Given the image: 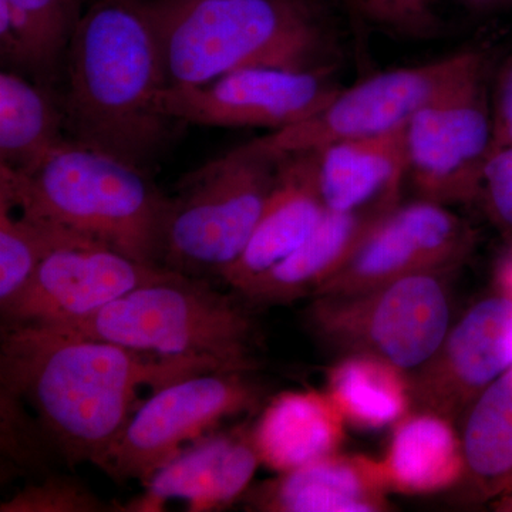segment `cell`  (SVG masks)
<instances>
[{"mask_svg": "<svg viewBox=\"0 0 512 512\" xmlns=\"http://www.w3.org/2000/svg\"><path fill=\"white\" fill-rule=\"evenodd\" d=\"M225 370L208 360L168 357L36 323L3 325L2 400L29 407L33 436L70 467L103 466L153 392L185 377Z\"/></svg>", "mask_w": 512, "mask_h": 512, "instance_id": "obj_1", "label": "cell"}, {"mask_svg": "<svg viewBox=\"0 0 512 512\" xmlns=\"http://www.w3.org/2000/svg\"><path fill=\"white\" fill-rule=\"evenodd\" d=\"M60 100L74 141L146 168L173 120L161 113L167 73L146 0H94L66 50Z\"/></svg>", "mask_w": 512, "mask_h": 512, "instance_id": "obj_2", "label": "cell"}, {"mask_svg": "<svg viewBox=\"0 0 512 512\" xmlns=\"http://www.w3.org/2000/svg\"><path fill=\"white\" fill-rule=\"evenodd\" d=\"M168 86L244 69H329L330 39L312 0H146Z\"/></svg>", "mask_w": 512, "mask_h": 512, "instance_id": "obj_3", "label": "cell"}, {"mask_svg": "<svg viewBox=\"0 0 512 512\" xmlns=\"http://www.w3.org/2000/svg\"><path fill=\"white\" fill-rule=\"evenodd\" d=\"M0 198L100 247L161 266L170 197L146 168L64 138L25 173L0 165Z\"/></svg>", "mask_w": 512, "mask_h": 512, "instance_id": "obj_4", "label": "cell"}, {"mask_svg": "<svg viewBox=\"0 0 512 512\" xmlns=\"http://www.w3.org/2000/svg\"><path fill=\"white\" fill-rule=\"evenodd\" d=\"M235 293L180 275L141 286L89 318L50 325L89 338L168 357L208 360L225 370L258 367V323Z\"/></svg>", "mask_w": 512, "mask_h": 512, "instance_id": "obj_5", "label": "cell"}, {"mask_svg": "<svg viewBox=\"0 0 512 512\" xmlns=\"http://www.w3.org/2000/svg\"><path fill=\"white\" fill-rule=\"evenodd\" d=\"M281 160L252 140L188 175L170 197L161 266L190 278H221L247 248Z\"/></svg>", "mask_w": 512, "mask_h": 512, "instance_id": "obj_6", "label": "cell"}, {"mask_svg": "<svg viewBox=\"0 0 512 512\" xmlns=\"http://www.w3.org/2000/svg\"><path fill=\"white\" fill-rule=\"evenodd\" d=\"M451 272H419L359 292L315 296L306 320L340 355L377 357L412 375L451 328Z\"/></svg>", "mask_w": 512, "mask_h": 512, "instance_id": "obj_7", "label": "cell"}, {"mask_svg": "<svg viewBox=\"0 0 512 512\" xmlns=\"http://www.w3.org/2000/svg\"><path fill=\"white\" fill-rule=\"evenodd\" d=\"M249 373L217 370L157 390L131 416L101 470L119 481L133 478L146 484L222 421L261 409L264 389Z\"/></svg>", "mask_w": 512, "mask_h": 512, "instance_id": "obj_8", "label": "cell"}, {"mask_svg": "<svg viewBox=\"0 0 512 512\" xmlns=\"http://www.w3.org/2000/svg\"><path fill=\"white\" fill-rule=\"evenodd\" d=\"M484 64L480 53L463 52L376 74L340 90L311 119L271 131L254 141L266 153L282 157L318 151L339 141L389 133L407 126L417 111Z\"/></svg>", "mask_w": 512, "mask_h": 512, "instance_id": "obj_9", "label": "cell"}, {"mask_svg": "<svg viewBox=\"0 0 512 512\" xmlns=\"http://www.w3.org/2000/svg\"><path fill=\"white\" fill-rule=\"evenodd\" d=\"M493 140L484 64L407 123V178L423 200L476 201Z\"/></svg>", "mask_w": 512, "mask_h": 512, "instance_id": "obj_10", "label": "cell"}, {"mask_svg": "<svg viewBox=\"0 0 512 512\" xmlns=\"http://www.w3.org/2000/svg\"><path fill=\"white\" fill-rule=\"evenodd\" d=\"M340 90L329 69H244L197 86H167L158 106L173 121L278 131L311 119Z\"/></svg>", "mask_w": 512, "mask_h": 512, "instance_id": "obj_11", "label": "cell"}, {"mask_svg": "<svg viewBox=\"0 0 512 512\" xmlns=\"http://www.w3.org/2000/svg\"><path fill=\"white\" fill-rule=\"evenodd\" d=\"M474 242L473 229L447 205L423 198L399 204L315 296L359 292L419 272L454 271Z\"/></svg>", "mask_w": 512, "mask_h": 512, "instance_id": "obj_12", "label": "cell"}, {"mask_svg": "<svg viewBox=\"0 0 512 512\" xmlns=\"http://www.w3.org/2000/svg\"><path fill=\"white\" fill-rule=\"evenodd\" d=\"M180 275L99 245L57 249L37 266L15 299L0 309L3 325H64L89 318L134 289Z\"/></svg>", "mask_w": 512, "mask_h": 512, "instance_id": "obj_13", "label": "cell"}, {"mask_svg": "<svg viewBox=\"0 0 512 512\" xmlns=\"http://www.w3.org/2000/svg\"><path fill=\"white\" fill-rule=\"evenodd\" d=\"M512 366V298L487 293L470 306L433 357L409 375L413 404L454 423Z\"/></svg>", "mask_w": 512, "mask_h": 512, "instance_id": "obj_14", "label": "cell"}, {"mask_svg": "<svg viewBox=\"0 0 512 512\" xmlns=\"http://www.w3.org/2000/svg\"><path fill=\"white\" fill-rule=\"evenodd\" d=\"M259 464L254 426L214 431L161 467L121 511H163L174 500L185 501L190 511L222 510L244 498Z\"/></svg>", "mask_w": 512, "mask_h": 512, "instance_id": "obj_15", "label": "cell"}, {"mask_svg": "<svg viewBox=\"0 0 512 512\" xmlns=\"http://www.w3.org/2000/svg\"><path fill=\"white\" fill-rule=\"evenodd\" d=\"M392 494L382 460L330 454L249 488L248 510L265 512H382Z\"/></svg>", "mask_w": 512, "mask_h": 512, "instance_id": "obj_16", "label": "cell"}, {"mask_svg": "<svg viewBox=\"0 0 512 512\" xmlns=\"http://www.w3.org/2000/svg\"><path fill=\"white\" fill-rule=\"evenodd\" d=\"M326 211L316 151L282 156L274 190L254 234L238 261L222 274V281L238 291L298 248L318 227Z\"/></svg>", "mask_w": 512, "mask_h": 512, "instance_id": "obj_17", "label": "cell"}, {"mask_svg": "<svg viewBox=\"0 0 512 512\" xmlns=\"http://www.w3.org/2000/svg\"><path fill=\"white\" fill-rule=\"evenodd\" d=\"M320 191L336 212L390 211L407 178L406 126L316 151Z\"/></svg>", "mask_w": 512, "mask_h": 512, "instance_id": "obj_18", "label": "cell"}, {"mask_svg": "<svg viewBox=\"0 0 512 512\" xmlns=\"http://www.w3.org/2000/svg\"><path fill=\"white\" fill-rule=\"evenodd\" d=\"M390 211H326L298 248L234 292L251 308L313 298Z\"/></svg>", "mask_w": 512, "mask_h": 512, "instance_id": "obj_19", "label": "cell"}, {"mask_svg": "<svg viewBox=\"0 0 512 512\" xmlns=\"http://www.w3.org/2000/svg\"><path fill=\"white\" fill-rule=\"evenodd\" d=\"M345 427L328 393L286 392L259 414L254 439L262 464L281 474L339 453Z\"/></svg>", "mask_w": 512, "mask_h": 512, "instance_id": "obj_20", "label": "cell"}, {"mask_svg": "<svg viewBox=\"0 0 512 512\" xmlns=\"http://www.w3.org/2000/svg\"><path fill=\"white\" fill-rule=\"evenodd\" d=\"M382 464L392 493L439 494L466 478L460 431L429 410L416 409L394 424Z\"/></svg>", "mask_w": 512, "mask_h": 512, "instance_id": "obj_21", "label": "cell"}, {"mask_svg": "<svg viewBox=\"0 0 512 512\" xmlns=\"http://www.w3.org/2000/svg\"><path fill=\"white\" fill-rule=\"evenodd\" d=\"M466 483L474 498L497 500L512 488V366L461 416Z\"/></svg>", "mask_w": 512, "mask_h": 512, "instance_id": "obj_22", "label": "cell"}, {"mask_svg": "<svg viewBox=\"0 0 512 512\" xmlns=\"http://www.w3.org/2000/svg\"><path fill=\"white\" fill-rule=\"evenodd\" d=\"M84 0H0L3 62L49 79L66 56Z\"/></svg>", "mask_w": 512, "mask_h": 512, "instance_id": "obj_23", "label": "cell"}, {"mask_svg": "<svg viewBox=\"0 0 512 512\" xmlns=\"http://www.w3.org/2000/svg\"><path fill=\"white\" fill-rule=\"evenodd\" d=\"M64 114L39 83L23 74L0 73V165L25 173L64 140Z\"/></svg>", "mask_w": 512, "mask_h": 512, "instance_id": "obj_24", "label": "cell"}, {"mask_svg": "<svg viewBox=\"0 0 512 512\" xmlns=\"http://www.w3.org/2000/svg\"><path fill=\"white\" fill-rule=\"evenodd\" d=\"M328 394L356 429L394 426L412 412L409 375L369 355H342L329 370Z\"/></svg>", "mask_w": 512, "mask_h": 512, "instance_id": "obj_25", "label": "cell"}, {"mask_svg": "<svg viewBox=\"0 0 512 512\" xmlns=\"http://www.w3.org/2000/svg\"><path fill=\"white\" fill-rule=\"evenodd\" d=\"M77 245L96 244L0 198V309L15 299L47 256Z\"/></svg>", "mask_w": 512, "mask_h": 512, "instance_id": "obj_26", "label": "cell"}, {"mask_svg": "<svg viewBox=\"0 0 512 512\" xmlns=\"http://www.w3.org/2000/svg\"><path fill=\"white\" fill-rule=\"evenodd\" d=\"M86 485L72 478L49 477L28 485L0 505L2 512H107L114 511Z\"/></svg>", "mask_w": 512, "mask_h": 512, "instance_id": "obj_27", "label": "cell"}, {"mask_svg": "<svg viewBox=\"0 0 512 512\" xmlns=\"http://www.w3.org/2000/svg\"><path fill=\"white\" fill-rule=\"evenodd\" d=\"M478 201L495 228L512 239V143L494 150L485 164Z\"/></svg>", "mask_w": 512, "mask_h": 512, "instance_id": "obj_28", "label": "cell"}, {"mask_svg": "<svg viewBox=\"0 0 512 512\" xmlns=\"http://www.w3.org/2000/svg\"><path fill=\"white\" fill-rule=\"evenodd\" d=\"M437 0H384L377 22L403 32H426L436 25ZM473 8H490L501 0H460Z\"/></svg>", "mask_w": 512, "mask_h": 512, "instance_id": "obj_29", "label": "cell"}, {"mask_svg": "<svg viewBox=\"0 0 512 512\" xmlns=\"http://www.w3.org/2000/svg\"><path fill=\"white\" fill-rule=\"evenodd\" d=\"M491 109H493L494 151L512 143V55L498 74Z\"/></svg>", "mask_w": 512, "mask_h": 512, "instance_id": "obj_30", "label": "cell"}, {"mask_svg": "<svg viewBox=\"0 0 512 512\" xmlns=\"http://www.w3.org/2000/svg\"><path fill=\"white\" fill-rule=\"evenodd\" d=\"M501 258L498 259L494 272V288L507 293L512 298V239Z\"/></svg>", "mask_w": 512, "mask_h": 512, "instance_id": "obj_31", "label": "cell"}, {"mask_svg": "<svg viewBox=\"0 0 512 512\" xmlns=\"http://www.w3.org/2000/svg\"><path fill=\"white\" fill-rule=\"evenodd\" d=\"M353 6L366 18L376 20L379 19L382 12L384 0H349Z\"/></svg>", "mask_w": 512, "mask_h": 512, "instance_id": "obj_32", "label": "cell"}, {"mask_svg": "<svg viewBox=\"0 0 512 512\" xmlns=\"http://www.w3.org/2000/svg\"><path fill=\"white\" fill-rule=\"evenodd\" d=\"M494 505L498 511L512 512V488L504 495H501L500 498H497Z\"/></svg>", "mask_w": 512, "mask_h": 512, "instance_id": "obj_33", "label": "cell"}]
</instances>
